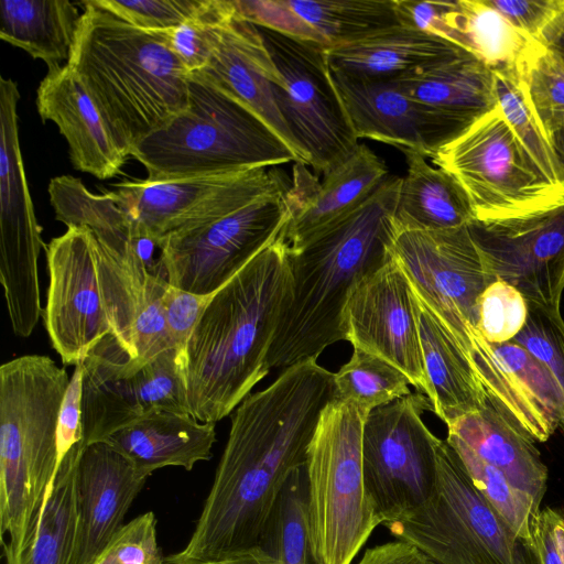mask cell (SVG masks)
Returning a JSON list of instances; mask_svg holds the SVG:
<instances>
[{"label": "cell", "instance_id": "484cf974", "mask_svg": "<svg viewBox=\"0 0 564 564\" xmlns=\"http://www.w3.org/2000/svg\"><path fill=\"white\" fill-rule=\"evenodd\" d=\"M107 442L143 476L177 466L192 470L213 457L215 423L200 422L187 412L150 411L110 435Z\"/></svg>", "mask_w": 564, "mask_h": 564}, {"label": "cell", "instance_id": "9c48e42d", "mask_svg": "<svg viewBox=\"0 0 564 564\" xmlns=\"http://www.w3.org/2000/svg\"><path fill=\"white\" fill-rule=\"evenodd\" d=\"M437 478L431 498L384 527L434 564H538L532 551L474 486L447 443L436 444Z\"/></svg>", "mask_w": 564, "mask_h": 564}, {"label": "cell", "instance_id": "5bb4252c", "mask_svg": "<svg viewBox=\"0 0 564 564\" xmlns=\"http://www.w3.org/2000/svg\"><path fill=\"white\" fill-rule=\"evenodd\" d=\"M83 367L84 447L150 411L188 413L181 351L174 347L142 362L107 335Z\"/></svg>", "mask_w": 564, "mask_h": 564}, {"label": "cell", "instance_id": "e0dca14e", "mask_svg": "<svg viewBox=\"0 0 564 564\" xmlns=\"http://www.w3.org/2000/svg\"><path fill=\"white\" fill-rule=\"evenodd\" d=\"M44 249L50 283L42 317L63 364L77 366L105 336L111 335L90 231L67 227Z\"/></svg>", "mask_w": 564, "mask_h": 564}, {"label": "cell", "instance_id": "680465c9", "mask_svg": "<svg viewBox=\"0 0 564 564\" xmlns=\"http://www.w3.org/2000/svg\"><path fill=\"white\" fill-rule=\"evenodd\" d=\"M551 145L564 169V133L555 135L551 140Z\"/></svg>", "mask_w": 564, "mask_h": 564}, {"label": "cell", "instance_id": "ac0fdd59", "mask_svg": "<svg viewBox=\"0 0 564 564\" xmlns=\"http://www.w3.org/2000/svg\"><path fill=\"white\" fill-rule=\"evenodd\" d=\"M490 271L528 304L560 308L564 291V205L523 217L469 224Z\"/></svg>", "mask_w": 564, "mask_h": 564}, {"label": "cell", "instance_id": "836d02e7", "mask_svg": "<svg viewBox=\"0 0 564 564\" xmlns=\"http://www.w3.org/2000/svg\"><path fill=\"white\" fill-rule=\"evenodd\" d=\"M80 453H70L58 465L17 564H72L78 530L76 465Z\"/></svg>", "mask_w": 564, "mask_h": 564}, {"label": "cell", "instance_id": "6da1fadb", "mask_svg": "<svg viewBox=\"0 0 564 564\" xmlns=\"http://www.w3.org/2000/svg\"><path fill=\"white\" fill-rule=\"evenodd\" d=\"M334 373L306 360L284 369L235 409L215 478L186 546L172 562L218 560L256 549L289 476L305 467Z\"/></svg>", "mask_w": 564, "mask_h": 564}, {"label": "cell", "instance_id": "816d5d0a", "mask_svg": "<svg viewBox=\"0 0 564 564\" xmlns=\"http://www.w3.org/2000/svg\"><path fill=\"white\" fill-rule=\"evenodd\" d=\"M452 1L397 0L400 25L432 33Z\"/></svg>", "mask_w": 564, "mask_h": 564}, {"label": "cell", "instance_id": "c3c4849f", "mask_svg": "<svg viewBox=\"0 0 564 564\" xmlns=\"http://www.w3.org/2000/svg\"><path fill=\"white\" fill-rule=\"evenodd\" d=\"M237 13L251 23L328 47L325 40L295 14L284 0H232Z\"/></svg>", "mask_w": 564, "mask_h": 564}, {"label": "cell", "instance_id": "4316f807", "mask_svg": "<svg viewBox=\"0 0 564 564\" xmlns=\"http://www.w3.org/2000/svg\"><path fill=\"white\" fill-rule=\"evenodd\" d=\"M447 430V437L465 444L541 505L547 487V467L534 441L522 430L490 404L459 417Z\"/></svg>", "mask_w": 564, "mask_h": 564}, {"label": "cell", "instance_id": "11a10c76", "mask_svg": "<svg viewBox=\"0 0 564 564\" xmlns=\"http://www.w3.org/2000/svg\"><path fill=\"white\" fill-rule=\"evenodd\" d=\"M162 564H280L273 557L261 551L259 547L245 553L218 560H194L185 562H172L163 556Z\"/></svg>", "mask_w": 564, "mask_h": 564}, {"label": "cell", "instance_id": "ee69618b", "mask_svg": "<svg viewBox=\"0 0 564 564\" xmlns=\"http://www.w3.org/2000/svg\"><path fill=\"white\" fill-rule=\"evenodd\" d=\"M529 305L522 330L513 341L527 349L545 367L557 384L564 401V319L560 308ZM564 436V416L558 425Z\"/></svg>", "mask_w": 564, "mask_h": 564}, {"label": "cell", "instance_id": "f5cc1de1", "mask_svg": "<svg viewBox=\"0 0 564 564\" xmlns=\"http://www.w3.org/2000/svg\"><path fill=\"white\" fill-rule=\"evenodd\" d=\"M357 564H434L412 544L395 540L369 547Z\"/></svg>", "mask_w": 564, "mask_h": 564}, {"label": "cell", "instance_id": "60d3db41", "mask_svg": "<svg viewBox=\"0 0 564 564\" xmlns=\"http://www.w3.org/2000/svg\"><path fill=\"white\" fill-rule=\"evenodd\" d=\"M492 349L503 369L517 382L534 409L558 429L564 416V401L545 367L513 340L492 344Z\"/></svg>", "mask_w": 564, "mask_h": 564}, {"label": "cell", "instance_id": "4dcf8cb0", "mask_svg": "<svg viewBox=\"0 0 564 564\" xmlns=\"http://www.w3.org/2000/svg\"><path fill=\"white\" fill-rule=\"evenodd\" d=\"M402 152L406 172L394 210L397 232L452 229L475 221L468 196L452 174L430 165L417 152Z\"/></svg>", "mask_w": 564, "mask_h": 564}, {"label": "cell", "instance_id": "d6986e66", "mask_svg": "<svg viewBox=\"0 0 564 564\" xmlns=\"http://www.w3.org/2000/svg\"><path fill=\"white\" fill-rule=\"evenodd\" d=\"M343 332L354 348L390 362L427 393L414 294L392 256L355 286L343 312Z\"/></svg>", "mask_w": 564, "mask_h": 564}, {"label": "cell", "instance_id": "9a60e30c", "mask_svg": "<svg viewBox=\"0 0 564 564\" xmlns=\"http://www.w3.org/2000/svg\"><path fill=\"white\" fill-rule=\"evenodd\" d=\"M18 84L0 78V282L12 330L28 336L43 314L37 261L45 243L21 155Z\"/></svg>", "mask_w": 564, "mask_h": 564}, {"label": "cell", "instance_id": "5b68a950", "mask_svg": "<svg viewBox=\"0 0 564 564\" xmlns=\"http://www.w3.org/2000/svg\"><path fill=\"white\" fill-rule=\"evenodd\" d=\"M70 378L48 356L0 367V533L17 564L57 473V423Z\"/></svg>", "mask_w": 564, "mask_h": 564}, {"label": "cell", "instance_id": "7bdbcfd3", "mask_svg": "<svg viewBox=\"0 0 564 564\" xmlns=\"http://www.w3.org/2000/svg\"><path fill=\"white\" fill-rule=\"evenodd\" d=\"M476 314V328L486 341L503 344L524 327L529 305L513 285L497 278L478 297Z\"/></svg>", "mask_w": 564, "mask_h": 564}, {"label": "cell", "instance_id": "7a4b0ae2", "mask_svg": "<svg viewBox=\"0 0 564 564\" xmlns=\"http://www.w3.org/2000/svg\"><path fill=\"white\" fill-rule=\"evenodd\" d=\"M289 246L279 238L217 290L182 354L188 413L217 423L269 372L291 296Z\"/></svg>", "mask_w": 564, "mask_h": 564}, {"label": "cell", "instance_id": "30bf717a", "mask_svg": "<svg viewBox=\"0 0 564 564\" xmlns=\"http://www.w3.org/2000/svg\"><path fill=\"white\" fill-rule=\"evenodd\" d=\"M432 162L462 185L476 221L518 218L564 205V186L544 175L499 106L443 147Z\"/></svg>", "mask_w": 564, "mask_h": 564}, {"label": "cell", "instance_id": "8992f818", "mask_svg": "<svg viewBox=\"0 0 564 564\" xmlns=\"http://www.w3.org/2000/svg\"><path fill=\"white\" fill-rule=\"evenodd\" d=\"M150 182L242 172L299 162L251 109L189 74L186 109L130 151Z\"/></svg>", "mask_w": 564, "mask_h": 564}, {"label": "cell", "instance_id": "cb8c5ba5", "mask_svg": "<svg viewBox=\"0 0 564 564\" xmlns=\"http://www.w3.org/2000/svg\"><path fill=\"white\" fill-rule=\"evenodd\" d=\"M235 7V6H234ZM257 113L291 149L302 163L274 100L273 88L282 79L258 26L240 17L236 9L225 23L207 64L189 73Z\"/></svg>", "mask_w": 564, "mask_h": 564}, {"label": "cell", "instance_id": "f546056e", "mask_svg": "<svg viewBox=\"0 0 564 564\" xmlns=\"http://www.w3.org/2000/svg\"><path fill=\"white\" fill-rule=\"evenodd\" d=\"M455 43L395 25L360 41L328 48L333 72L367 78H397L459 53Z\"/></svg>", "mask_w": 564, "mask_h": 564}, {"label": "cell", "instance_id": "9f6ffc18", "mask_svg": "<svg viewBox=\"0 0 564 564\" xmlns=\"http://www.w3.org/2000/svg\"><path fill=\"white\" fill-rule=\"evenodd\" d=\"M553 535L560 558L564 564V513L550 507Z\"/></svg>", "mask_w": 564, "mask_h": 564}, {"label": "cell", "instance_id": "8d00e7d4", "mask_svg": "<svg viewBox=\"0 0 564 564\" xmlns=\"http://www.w3.org/2000/svg\"><path fill=\"white\" fill-rule=\"evenodd\" d=\"M446 441L460 458L474 486L534 554L540 505L465 444L449 437Z\"/></svg>", "mask_w": 564, "mask_h": 564}, {"label": "cell", "instance_id": "d4e9b609", "mask_svg": "<svg viewBox=\"0 0 564 564\" xmlns=\"http://www.w3.org/2000/svg\"><path fill=\"white\" fill-rule=\"evenodd\" d=\"M36 108L42 121L55 123L65 138L75 170L98 180L121 172L129 155L67 64L47 69L36 90Z\"/></svg>", "mask_w": 564, "mask_h": 564}, {"label": "cell", "instance_id": "1f68e13d", "mask_svg": "<svg viewBox=\"0 0 564 564\" xmlns=\"http://www.w3.org/2000/svg\"><path fill=\"white\" fill-rule=\"evenodd\" d=\"M66 0L0 1V37L43 61L47 69L68 62L82 18Z\"/></svg>", "mask_w": 564, "mask_h": 564}, {"label": "cell", "instance_id": "83f0119b", "mask_svg": "<svg viewBox=\"0 0 564 564\" xmlns=\"http://www.w3.org/2000/svg\"><path fill=\"white\" fill-rule=\"evenodd\" d=\"M394 79L412 98L469 124L498 106L492 69L466 50Z\"/></svg>", "mask_w": 564, "mask_h": 564}, {"label": "cell", "instance_id": "603a6c76", "mask_svg": "<svg viewBox=\"0 0 564 564\" xmlns=\"http://www.w3.org/2000/svg\"><path fill=\"white\" fill-rule=\"evenodd\" d=\"M306 166H293L292 212L281 232L291 251L364 204L390 176L384 161L364 143L321 183Z\"/></svg>", "mask_w": 564, "mask_h": 564}, {"label": "cell", "instance_id": "277c9868", "mask_svg": "<svg viewBox=\"0 0 564 564\" xmlns=\"http://www.w3.org/2000/svg\"><path fill=\"white\" fill-rule=\"evenodd\" d=\"M82 18L67 62L130 156L132 148L167 126L188 102L189 73L167 32H148L95 0Z\"/></svg>", "mask_w": 564, "mask_h": 564}, {"label": "cell", "instance_id": "52a82bcc", "mask_svg": "<svg viewBox=\"0 0 564 564\" xmlns=\"http://www.w3.org/2000/svg\"><path fill=\"white\" fill-rule=\"evenodd\" d=\"M391 256L416 296L463 351L489 398L511 387L492 344L476 328L477 301L497 278L484 260L469 225L397 232Z\"/></svg>", "mask_w": 564, "mask_h": 564}, {"label": "cell", "instance_id": "ffe728a7", "mask_svg": "<svg viewBox=\"0 0 564 564\" xmlns=\"http://www.w3.org/2000/svg\"><path fill=\"white\" fill-rule=\"evenodd\" d=\"M90 238L111 335L142 362L173 348L162 304L169 282L150 270L141 242L117 250Z\"/></svg>", "mask_w": 564, "mask_h": 564}, {"label": "cell", "instance_id": "e575fe53", "mask_svg": "<svg viewBox=\"0 0 564 564\" xmlns=\"http://www.w3.org/2000/svg\"><path fill=\"white\" fill-rule=\"evenodd\" d=\"M328 47L350 44L400 25L397 0H284Z\"/></svg>", "mask_w": 564, "mask_h": 564}, {"label": "cell", "instance_id": "7c38bea8", "mask_svg": "<svg viewBox=\"0 0 564 564\" xmlns=\"http://www.w3.org/2000/svg\"><path fill=\"white\" fill-rule=\"evenodd\" d=\"M427 395L410 393L373 409L364 425L362 474L367 495L386 525L422 507L437 478L436 437L423 422Z\"/></svg>", "mask_w": 564, "mask_h": 564}, {"label": "cell", "instance_id": "3957f363", "mask_svg": "<svg viewBox=\"0 0 564 564\" xmlns=\"http://www.w3.org/2000/svg\"><path fill=\"white\" fill-rule=\"evenodd\" d=\"M401 177L389 178L359 207L291 251V296L267 366L284 370L345 340L343 312L355 286L391 258Z\"/></svg>", "mask_w": 564, "mask_h": 564}, {"label": "cell", "instance_id": "f1b7e54d", "mask_svg": "<svg viewBox=\"0 0 564 564\" xmlns=\"http://www.w3.org/2000/svg\"><path fill=\"white\" fill-rule=\"evenodd\" d=\"M413 294L429 386L426 395L432 411L449 425L488 405V399L463 351L431 310Z\"/></svg>", "mask_w": 564, "mask_h": 564}, {"label": "cell", "instance_id": "6f0895ef", "mask_svg": "<svg viewBox=\"0 0 564 564\" xmlns=\"http://www.w3.org/2000/svg\"><path fill=\"white\" fill-rule=\"evenodd\" d=\"M545 45L555 52L564 64V19L551 32Z\"/></svg>", "mask_w": 564, "mask_h": 564}, {"label": "cell", "instance_id": "2e32d148", "mask_svg": "<svg viewBox=\"0 0 564 564\" xmlns=\"http://www.w3.org/2000/svg\"><path fill=\"white\" fill-rule=\"evenodd\" d=\"M291 181L276 169L123 182L113 193L140 241L154 246L166 235L227 215L267 195L285 192Z\"/></svg>", "mask_w": 564, "mask_h": 564}, {"label": "cell", "instance_id": "f35d334b", "mask_svg": "<svg viewBox=\"0 0 564 564\" xmlns=\"http://www.w3.org/2000/svg\"><path fill=\"white\" fill-rule=\"evenodd\" d=\"M492 72L498 106L507 122L544 175L564 186V169L525 97L518 69Z\"/></svg>", "mask_w": 564, "mask_h": 564}, {"label": "cell", "instance_id": "bcb514c9", "mask_svg": "<svg viewBox=\"0 0 564 564\" xmlns=\"http://www.w3.org/2000/svg\"><path fill=\"white\" fill-rule=\"evenodd\" d=\"M156 519L145 512L126 523L95 564H162Z\"/></svg>", "mask_w": 564, "mask_h": 564}, {"label": "cell", "instance_id": "ba28073f", "mask_svg": "<svg viewBox=\"0 0 564 564\" xmlns=\"http://www.w3.org/2000/svg\"><path fill=\"white\" fill-rule=\"evenodd\" d=\"M367 420L356 405L333 399L307 448L308 533L316 564H351L381 524L362 474Z\"/></svg>", "mask_w": 564, "mask_h": 564}, {"label": "cell", "instance_id": "d590c367", "mask_svg": "<svg viewBox=\"0 0 564 564\" xmlns=\"http://www.w3.org/2000/svg\"><path fill=\"white\" fill-rule=\"evenodd\" d=\"M257 547L280 564H316L310 545L305 467L289 476L267 519Z\"/></svg>", "mask_w": 564, "mask_h": 564}, {"label": "cell", "instance_id": "f907efd6", "mask_svg": "<svg viewBox=\"0 0 564 564\" xmlns=\"http://www.w3.org/2000/svg\"><path fill=\"white\" fill-rule=\"evenodd\" d=\"M83 375L82 362L75 366L59 410L57 423L58 465L68 454L84 449Z\"/></svg>", "mask_w": 564, "mask_h": 564}, {"label": "cell", "instance_id": "ab89813d", "mask_svg": "<svg viewBox=\"0 0 564 564\" xmlns=\"http://www.w3.org/2000/svg\"><path fill=\"white\" fill-rule=\"evenodd\" d=\"M525 97L550 143L564 133V64L549 46L535 44L518 67Z\"/></svg>", "mask_w": 564, "mask_h": 564}, {"label": "cell", "instance_id": "681fc988", "mask_svg": "<svg viewBox=\"0 0 564 564\" xmlns=\"http://www.w3.org/2000/svg\"><path fill=\"white\" fill-rule=\"evenodd\" d=\"M213 294H196L167 284L162 297L164 317L172 344L182 354Z\"/></svg>", "mask_w": 564, "mask_h": 564}, {"label": "cell", "instance_id": "d6a6232c", "mask_svg": "<svg viewBox=\"0 0 564 564\" xmlns=\"http://www.w3.org/2000/svg\"><path fill=\"white\" fill-rule=\"evenodd\" d=\"M432 34L470 52L492 70L518 68L538 44L486 0L452 1L435 23Z\"/></svg>", "mask_w": 564, "mask_h": 564}, {"label": "cell", "instance_id": "8fae6325", "mask_svg": "<svg viewBox=\"0 0 564 564\" xmlns=\"http://www.w3.org/2000/svg\"><path fill=\"white\" fill-rule=\"evenodd\" d=\"M257 26L282 79L274 100L302 163L325 174L359 144L334 82L329 47Z\"/></svg>", "mask_w": 564, "mask_h": 564}, {"label": "cell", "instance_id": "7402d4cb", "mask_svg": "<svg viewBox=\"0 0 564 564\" xmlns=\"http://www.w3.org/2000/svg\"><path fill=\"white\" fill-rule=\"evenodd\" d=\"M145 476L107 442L84 447L76 465L78 530L72 564H95L123 528Z\"/></svg>", "mask_w": 564, "mask_h": 564}, {"label": "cell", "instance_id": "b9f144b4", "mask_svg": "<svg viewBox=\"0 0 564 564\" xmlns=\"http://www.w3.org/2000/svg\"><path fill=\"white\" fill-rule=\"evenodd\" d=\"M234 12L232 0H205L193 18L167 32L171 48L188 73L207 64L225 23Z\"/></svg>", "mask_w": 564, "mask_h": 564}, {"label": "cell", "instance_id": "4fadbf2b", "mask_svg": "<svg viewBox=\"0 0 564 564\" xmlns=\"http://www.w3.org/2000/svg\"><path fill=\"white\" fill-rule=\"evenodd\" d=\"M290 188L163 237L156 247L166 281L196 294L215 293L279 238L291 217Z\"/></svg>", "mask_w": 564, "mask_h": 564}, {"label": "cell", "instance_id": "db71d44e", "mask_svg": "<svg viewBox=\"0 0 564 564\" xmlns=\"http://www.w3.org/2000/svg\"><path fill=\"white\" fill-rule=\"evenodd\" d=\"M534 554L538 564H563L554 541L550 507L540 511Z\"/></svg>", "mask_w": 564, "mask_h": 564}, {"label": "cell", "instance_id": "74e56055", "mask_svg": "<svg viewBox=\"0 0 564 564\" xmlns=\"http://www.w3.org/2000/svg\"><path fill=\"white\" fill-rule=\"evenodd\" d=\"M408 377L384 359L354 348L334 373L335 400L356 405L365 415L411 393Z\"/></svg>", "mask_w": 564, "mask_h": 564}, {"label": "cell", "instance_id": "7dc6e473", "mask_svg": "<svg viewBox=\"0 0 564 564\" xmlns=\"http://www.w3.org/2000/svg\"><path fill=\"white\" fill-rule=\"evenodd\" d=\"M517 30L533 41L546 44L564 19V0H486Z\"/></svg>", "mask_w": 564, "mask_h": 564}, {"label": "cell", "instance_id": "f6af8a7d", "mask_svg": "<svg viewBox=\"0 0 564 564\" xmlns=\"http://www.w3.org/2000/svg\"><path fill=\"white\" fill-rule=\"evenodd\" d=\"M95 1L140 30L166 33L193 18L205 0Z\"/></svg>", "mask_w": 564, "mask_h": 564}, {"label": "cell", "instance_id": "44dd1931", "mask_svg": "<svg viewBox=\"0 0 564 564\" xmlns=\"http://www.w3.org/2000/svg\"><path fill=\"white\" fill-rule=\"evenodd\" d=\"M333 76L358 139L433 158L471 126L412 98L394 78Z\"/></svg>", "mask_w": 564, "mask_h": 564}]
</instances>
